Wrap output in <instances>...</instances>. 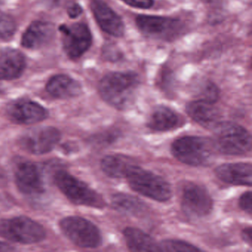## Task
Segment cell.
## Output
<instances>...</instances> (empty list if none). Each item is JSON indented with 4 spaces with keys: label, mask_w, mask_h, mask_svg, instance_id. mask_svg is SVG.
I'll list each match as a JSON object with an SVG mask.
<instances>
[{
    "label": "cell",
    "mask_w": 252,
    "mask_h": 252,
    "mask_svg": "<svg viewBox=\"0 0 252 252\" xmlns=\"http://www.w3.org/2000/svg\"><path fill=\"white\" fill-rule=\"evenodd\" d=\"M7 114L13 122L20 125H33L48 117V112L43 107L29 100H21L10 104Z\"/></svg>",
    "instance_id": "obj_13"
},
{
    "label": "cell",
    "mask_w": 252,
    "mask_h": 252,
    "mask_svg": "<svg viewBox=\"0 0 252 252\" xmlns=\"http://www.w3.org/2000/svg\"><path fill=\"white\" fill-rule=\"evenodd\" d=\"M91 8L103 32L115 37L124 36L125 26L123 20L104 0H91Z\"/></svg>",
    "instance_id": "obj_12"
},
{
    "label": "cell",
    "mask_w": 252,
    "mask_h": 252,
    "mask_svg": "<svg viewBox=\"0 0 252 252\" xmlns=\"http://www.w3.org/2000/svg\"><path fill=\"white\" fill-rule=\"evenodd\" d=\"M60 227L63 234L79 247L95 249L102 243L99 229L85 218L67 217L62 220Z\"/></svg>",
    "instance_id": "obj_7"
},
{
    "label": "cell",
    "mask_w": 252,
    "mask_h": 252,
    "mask_svg": "<svg viewBox=\"0 0 252 252\" xmlns=\"http://www.w3.org/2000/svg\"><path fill=\"white\" fill-rule=\"evenodd\" d=\"M26 68V60L20 51H0V80H12L21 76Z\"/></svg>",
    "instance_id": "obj_18"
},
{
    "label": "cell",
    "mask_w": 252,
    "mask_h": 252,
    "mask_svg": "<svg viewBox=\"0 0 252 252\" xmlns=\"http://www.w3.org/2000/svg\"><path fill=\"white\" fill-rule=\"evenodd\" d=\"M135 23L143 34L158 40H175L184 32L181 20L169 17L139 15Z\"/></svg>",
    "instance_id": "obj_8"
},
{
    "label": "cell",
    "mask_w": 252,
    "mask_h": 252,
    "mask_svg": "<svg viewBox=\"0 0 252 252\" xmlns=\"http://www.w3.org/2000/svg\"><path fill=\"white\" fill-rule=\"evenodd\" d=\"M106 59L110 60V61H119L122 57V54L118 48L112 45H108L104 48V52H103Z\"/></svg>",
    "instance_id": "obj_29"
},
{
    "label": "cell",
    "mask_w": 252,
    "mask_h": 252,
    "mask_svg": "<svg viewBox=\"0 0 252 252\" xmlns=\"http://www.w3.org/2000/svg\"><path fill=\"white\" fill-rule=\"evenodd\" d=\"M213 144L215 149L227 156H242L252 150V136L240 125L221 122L214 129Z\"/></svg>",
    "instance_id": "obj_2"
},
{
    "label": "cell",
    "mask_w": 252,
    "mask_h": 252,
    "mask_svg": "<svg viewBox=\"0 0 252 252\" xmlns=\"http://www.w3.org/2000/svg\"><path fill=\"white\" fill-rule=\"evenodd\" d=\"M16 23L8 14L0 12V40H8L14 36Z\"/></svg>",
    "instance_id": "obj_25"
},
{
    "label": "cell",
    "mask_w": 252,
    "mask_h": 252,
    "mask_svg": "<svg viewBox=\"0 0 252 252\" xmlns=\"http://www.w3.org/2000/svg\"><path fill=\"white\" fill-rule=\"evenodd\" d=\"M124 237L127 247L134 252H158V244L149 234L136 228H125Z\"/></svg>",
    "instance_id": "obj_22"
},
{
    "label": "cell",
    "mask_w": 252,
    "mask_h": 252,
    "mask_svg": "<svg viewBox=\"0 0 252 252\" xmlns=\"http://www.w3.org/2000/svg\"><path fill=\"white\" fill-rule=\"evenodd\" d=\"M0 237L14 243L33 244L42 241L46 237V231L31 218L17 217L0 221Z\"/></svg>",
    "instance_id": "obj_6"
},
{
    "label": "cell",
    "mask_w": 252,
    "mask_h": 252,
    "mask_svg": "<svg viewBox=\"0 0 252 252\" xmlns=\"http://www.w3.org/2000/svg\"><path fill=\"white\" fill-rule=\"evenodd\" d=\"M201 95V99L215 103L219 96V91L215 84L209 82V83L206 84L203 87L202 89Z\"/></svg>",
    "instance_id": "obj_26"
},
{
    "label": "cell",
    "mask_w": 252,
    "mask_h": 252,
    "mask_svg": "<svg viewBox=\"0 0 252 252\" xmlns=\"http://www.w3.org/2000/svg\"><path fill=\"white\" fill-rule=\"evenodd\" d=\"M46 90L50 95L57 98H73L82 93L80 84L66 75H57L50 79Z\"/></svg>",
    "instance_id": "obj_19"
},
{
    "label": "cell",
    "mask_w": 252,
    "mask_h": 252,
    "mask_svg": "<svg viewBox=\"0 0 252 252\" xmlns=\"http://www.w3.org/2000/svg\"><path fill=\"white\" fill-rule=\"evenodd\" d=\"M159 252H198L200 249L182 240H164L158 244Z\"/></svg>",
    "instance_id": "obj_24"
},
{
    "label": "cell",
    "mask_w": 252,
    "mask_h": 252,
    "mask_svg": "<svg viewBox=\"0 0 252 252\" xmlns=\"http://www.w3.org/2000/svg\"><path fill=\"white\" fill-rule=\"evenodd\" d=\"M181 206L189 217L202 218L212 212L213 200L204 187L194 183H188L183 189Z\"/></svg>",
    "instance_id": "obj_9"
},
{
    "label": "cell",
    "mask_w": 252,
    "mask_h": 252,
    "mask_svg": "<svg viewBox=\"0 0 252 252\" xmlns=\"http://www.w3.org/2000/svg\"><path fill=\"white\" fill-rule=\"evenodd\" d=\"M1 1H2V0H0V3H1Z\"/></svg>",
    "instance_id": "obj_35"
},
{
    "label": "cell",
    "mask_w": 252,
    "mask_h": 252,
    "mask_svg": "<svg viewBox=\"0 0 252 252\" xmlns=\"http://www.w3.org/2000/svg\"><path fill=\"white\" fill-rule=\"evenodd\" d=\"M252 191H246L244 194L240 196V200H239V205L241 209L249 215H252Z\"/></svg>",
    "instance_id": "obj_27"
},
{
    "label": "cell",
    "mask_w": 252,
    "mask_h": 252,
    "mask_svg": "<svg viewBox=\"0 0 252 252\" xmlns=\"http://www.w3.org/2000/svg\"><path fill=\"white\" fill-rule=\"evenodd\" d=\"M187 113L194 122L208 129H214L222 122L220 113L215 103L201 98L189 103Z\"/></svg>",
    "instance_id": "obj_15"
},
{
    "label": "cell",
    "mask_w": 252,
    "mask_h": 252,
    "mask_svg": "<svg viewBox=\"0 0 252 252\" xmlns=\"http://www.w3.org/2000/svg\"><path fill=\"white\" fill-rule=\"evenodd\" d=\"M82 9L77 4H73L69 8L68 14L72 18H76L82 14Z\"/></svg>",
    "instance_id": "obj_30"
},
{
    "label": "cell",
    "mask_w": 252,
    "mask_h": 252,
    "mask_svg": "<svg viewBox=\"0 0 252 252\" xmlns=\"http://www.w3.org/2000/svg\"><path fill=\"white\" fill-rule=\"evenodd\" d=\"M54 27L48 22L36 21L31 24L22 38V45L29 49L42 48L52 40Z\"/></svg>",
    "instance_id": "obj_17"
},
{
    "label": "cell",
    "mask_w": 252,
    "mask_h": 252,
    "mask_svg": "<svg viewBox=\"0 0 252 252\" xmlns=\"http://www.w3.org/2000/svg\"><path fill=\"white\" fill-rule=\"evenodd\" d=\"M252 228L251 226L247 227V228H245V229L243 230V232H242V237H243V240H244L246 243H249L250 246H252Z\"/></svg>",
    "instance_id": "obj_31"
},
{
    "label": "cell",
    "mask_w": 252,
    "mask_h": 252,
    "mask_svg": "<svg viewBox=\"0 0 252 252\" xmlns=\"http://www.w3.org/2000/svg\"><path fill=\"white\" fill-rule=\"evenodd\" d=\"M54 181L60 191L75 204L97 209L105 206L104 200L99 194L65 171H58L54 175Z\"/></svg>",
    "instance_id": "obj_5"
},
{
    "label": "cell",
    "mask_w": 252,
    "mask_h": 252,
    "mask_svg": "<svg viewBox=\"0 0 252 252\" xmlns=\"http://www.w3.org/2000/svg\"><path fill=\"white\" fill-rule=\"evenodd\" d=\"M112 205L118 212L132 216L140 215L146 210L145 204L141 200L124 193L114 194L112 197Z\"/></svg>",
    "instance_id": "obj_23"
},
{
    "label": "cell",
    "mask_w": 252,
    "mask_h": 252,
    "mask_svg": "<svg viewBox=\"0 0 252 252\" xmlns=\"http://www.w3.org/2000/svg\"><path fill=\"white\" fill-rule=\"evenodd\" d=\"M63 46L66 54L73 60L82 57L91 46L92 34L87 25L76 23L70 26H62Z\"/></svg>",
    "instance_id": "obj_11"
},
{
    "label": "cell",
    "mask_w": 252,
    "mask_h": 252,
    "mask_svg": "<svg viewBox=\"0 0 252 252\" xmlns=\"http://www.w3.org/2000/svg\"><path fill=\"white\" fill-rule=\"evenodd\" d=\"M203 2L209 5H218L220 2L221 0H203Z\"/></svg>",
    "instance_id": "obj_33"
},
{
    "label": "cell",
    "mask_w": 252,
    "mask_h": 252,
    "mask_svg": "<svg viewBox=\"0 0 252 252\" xmlns=\"http://www.w3.org/2000/svg\"><path fill=\"white\" fill-rule=\"evenodd\" d=\"M182 124L181 116L169 107H157L150 116L148 127L156 132H166L179 127Z\"/></svg>",
    "instance_id": "obj_20"
},
{
    "label": "cell",
    "mask_w": 252,
    "mask_h": 252,
    "mask_svg": "<svg viewBox=\"0 0 252 252\" xmlns=\"http://www.w3.org/2000/svg\"><path fill=\"white\" fill-rule=\"evenodd\" d=\"M213 141L200 136H184L174 141L173 156L182 163L190 166H206L214 157Z\"/></svg>",
    "instance_id": "obj_3"
},
{
    "label": "cell",
    "mask_w": 252,
    "mask_h": 252,
    "mask_svg": "<svg viewBox=\"0 0 252 252\" xmlns=\"http://www.w3.org/2000/svg\"><path fill=\"white\" fill-rule=\"evenodd\" d=\"M12 250V248L10 247L6 243L0 242V252H8Z\"/></svg>",
    "instance_id": "obj_32"
},
{
    "label": "cell",
    "mask_w": 252,
    "mask_h": 252,
    "mask_svg": "<svg viewBox=\"0 0 252 252\" xmlns=\"http://www.w3.org/2000/svg\"><path fill=\"white\" fill-rule=\"evenodd\" d=\"M136 163L134 160L123 155H111L105 156L101 162L103 172L112 178H126L130 169Z\"/></svg>",
    "instance_id": "obj_21"
},
{
    "label": "cell",
    "mask_w": 252,
    "mask_h": 252,
    "mask_svg": "<svg viewBox=\"0 0 252 252\" xmlns=\"http://www.w3.org/2000/svg\"><path fill=\"white\" fill-rule=\"evenodd\" d=\"M252 164L247 163H226L215 169L217 177L226 184L251 187L252 183Z\"/></svg>",
    "instance_id": "obj_16"
},
{
    "label": "cell",
    "mask_w": 252,
    "mask_h": 252,
    "mask_svg": "<svg viewBox=\"0 0 252 252\" xmlns=\"http://www.w3.org/2000/svg\"><path fill=\"white\" fill-rule=\"evenodd\" d=\"M125 3L132 8L150 9L154 5V0H122Z\"/></svg>",
    "instance_id": "obj_28"
},
{
    "label": "cell",
    "mask_w": 252,
    "mask_h": 252,
    "mask_svg": "<svg viewBox=\"0 0 252 252\" xmlns=\"http://www.w3.org/2000/svg\"><path fill=\"white\" fill-rule=\"evenodd\" d=\"M132 189L142 195L159 202L169 200L172 190L169 183L162 177L135 165L126 175Z\"/></svg>",
    "instance_id": "obj_4"
},
{
    "label": "cell",
    "mask_w": 252,
    "mask_h": 252,
    "mask_svg": "<svg viewBox=\"0 0 252 252\" xmlns=\"http://www.w3.org/2000/svg\"><path fill=\"white\" fill-rule=\"evenodd\" d=\"M2 173H1V171H0V180H1V178H2Z\"/></svg>",
    "instance_id": "obj_34"
},
{
    "label": "cell",
    "mask_w": 252,
    "mask_h": 252,
    "mask_svg": "<svg viewBox=\"0 0 252 252\" xmlns=\"http://www.w3.org/2000/svg\"><path fill=\"white\" fill-rule=\"evenodd\" d=\"M61 138L60 131L52 126L35 128L25 133L20 144L26 151L33 155H43L51 152Z\"/></svg>",
    "instance_id": "obj_10"
},
{
    "label": "cell",
    "mask_w": 252,
    "mask_h": 252,
    "mask_svg": "<svg viewBox=\"0 0 252 252\" xmlns=\"http://www.w3.org/2000/svg\"><path fill=\"white\" fill-rule=\"evenodd\" d=\"M139 84V76L134 72H113L100 81L98 91L107 104L124 110L132 104Z\"/></svg>",
    "instance_id": "obj_1"
},
{
    "label": "cell",
    "mask_w": 252,
    "mask_h": 252,
    "mask_svg": "<svg viewBox=\"0 0 252 252\" xmlns=\"http://www.w3.org/2000/svg\"><path fill=\"white\" fill-rule=\"evenodd\" d=\"M16 184L21 192L36 195L44 191L42 175L36 165L30 162L20 163L15 174Z\"/></svg>",
    "instance_id": "obj_14"
}]
</instances>
